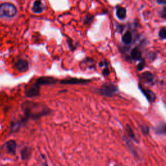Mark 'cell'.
Segmentation results:
<instances>
[{
	"label": "cell",
	"instance_id": "cell-21",
	"mask_svg": "<svg viewBox=\"0 0 166 166\" xmlns=\"http://www.w3.org/2000/svg\"><path fill=\"white\" fill-rule=\"evenodd\" d=\"M140 128L141 130V132L144 136H147L149 133V128L147 124H141Z\"/></svg>",
	"mask_w": 166,
	"mask_h": 166
},
{
	"label": "cell",
	"instance_id": "cell-6",
	"mask_svg": "<svg viewBox=\"0 0 166 166\" xmlns=\"http://www.w3.org/2000/svg\"><path fill=\"white\" fill-rule=\"evenodd\" d=\"M138 88L141 93L144 95L148 101L149 103H154L156 99V96L155 93L152 90L144 88L141 84L138 85Z\"/></svg>",
	"mask_w": 166,
	"mask_h": 166
},
{
	"label": "cell",
	"instance_id": "cell-22",
	"mask_svg": "<svg viewBox=\"0 0 166 166\" xmlns=\"http://www.w3.org/2000/svg\"><path fill=\"white\" fill-rule=\"evenodd\" d=\"M158 37L162 40H165L166 38V28L165 27H162L158 33Z\"/></svg>",
	"mask_w": 166,
	"mask_h": 166
},
{
	"label": "cell",
	"instance_id": "cell-1",
	"mask_svg": "<svg viewBox=\"0 0 166 166\" xmlns=\"http://www.w3.org/2000/svg\"><path fill=\"white\" fill-rule=\"evenodd\" d=\"M22 110L24 112L25 118L29 119L39 120L40 118L48 116L51 113V110L45 104L34 103L33 101H26L22 105Z\"/></svg>",
	"mask_w": 166,
	"mask_h": 166
},
{
	"label": "cell",
	"instance_id": "cell-26",
	"mask_svg": "<svg viewBox=\"0 0 166 166\" xmlns=\"http://www.w3.org/2000/svg\"><path fill=\"white\" fill-rule=\"evenodd\" d=\"M160 16L163 19H165V17H166V8L165 7H164L163 10L161 11Z\"/></svg>",
	"mask_w": 166,
	"mask_h": 166
},
{
	"label": "cell",
	"instance_id": "cell-17",
	"mask_svg": "<svg viewBox=\"0 0 166 166\" xmlns=\"http://www.w3.org/2000/svg\"><path fill=\"white\" fill-rule=\"evenodd\" d=\"M82 64H86L87 68L89 69H90V70L96 69V65H95L96 64V63H95V61L92 58H86L82 62Z\"/></svg>",
	"mask_w": 166,
	"mask_h": 166
},
{
	"label": "cell",
	"instance_id": "cell-19",
	"mask_svg": "<svg viewBox=\"0 0 166 166\" xmlns=\"http://www.w3.org/2000/svg\"><path fill=\"white\" fill-rule=\"evenodd\" d=\"M127 133L128 134V138L130 139V140H132V141H135L136 143H137V144H139V141L138 140V139L136 138V136L134 133V131H133V130L132 129L131 127H130L129 124H127Z\"/></svg>",
	"mask_w": 166,
	"mask_h": 166
},
{
	"label": "cell",
	"instance_id": "cell-4",
	"mask_svg": "<svg viewBox=\"0 0 166 166\" xmlns=\"http://www.w3.org/2000/svg\"><path fill=\"white\" fill-rule=\"evenodd\" d=\"M40 93V86L37 83H34L26 91V96L29 98H33L38 96Z\"/></svg>",
	"mask_w": 166,
	"mask_h": 166
},
{
	"label": "cell",
	"instance_id": "cell-20",
	"mask_svg": "<svg viewBox=\"0 0 166 166\" xmlns=\"http://www.w3.org/2000/svg\"><path fill=\"white\" fill-rule=\"evenodd\" d=\"M93 16L90 14L86 15L84 18V24L85 25H90L93 22Z\"/></svg>",
	"mask_w": 166,
	"mask_h": 166
},
{
	"label": "cell",
	"instance_id": "cell-5",
	"mask_svg": "<svg viewBox=\"0 0 166 166\" xmlns=\"http://www.w3.org/2000/svg\"><path fill=\"white\" fill-rule=\"evenodd\" d=\"M29 62L26 59L20 58L14 64V68L19 72H26L29 69Z\"/></svg>",
	"mask_w": 166,
	"mask_h": 166
},
{
	"label": "cell",
	"instance_id": "cell-8",
	"mask_svg": "<svg viewBox=\"0 0 166 166\" xmlns=\"http://www.w3.org/2000/svg\"><path fill=\"white\" fill-rule=\"evenodd\" d=\"M91 80L77 79V78H69L66 79H63L60 81L61 85H86L90 82Z\"/></svg>",
	"mask_w": 166,
	"mask_h": 166
},
{
	"label": "cell",
	"instance_id": "cell-27",
	"mask_svg": "<svg viewBox=\"0 0 166 166\" xmlns=\"http://www.w3.org/2000/svg\"><path fill=\"white\" fill-rule=\"evenodd\" d=\"M123 26L120 25V26H117V31L118 32L121 33L122 31H123Z\"/></svg>",
	"mask_w": 166,
	"mask_h": 166
},
{
	"label": "cell",
	"instance_id": "cell-12",
	"mask_svg": "<svg viewBox=\"0 0 166 166\" xmlns=\"http://www.w3.org/2000/svg\"><path fill=\"white\" fill-rule=\"evenodd\" d=\"M154 132L157 135L165 136L166 134V125L164 122L160 123L154 128Z\"/></svg>",
	"mask_w": 166,
	"mask_h": 166
},
{
	"label": "cell",
	"instance_id": "cell-2",
	"mask_svg": "<svg viewBox=\"0 0 166 166\" xmlns=\"http://www.w3.org/2000/svg\"><path fill=\"white\" fill-rule=\"evenodd\" d=\"M17 12L16 7L13 3L4 2L0 4V18H11L16 15Z\"/></svg>",
	"mask_w": 166,
	"mask_h": 166
},
{
	"label": "cell",
	"instance_id": "cell-15",
	"mask_svg": "<svg viewBox=\"0 0 166 166\" xmlns=\"http://www.w3.org/2000/svg\"><path fill=\"white\" fill-rule=\"evenodd\" d=\"M123 140H124V141L125 142V144L127 145V146L128 147V148L129 149V150L130 151V152H131V153L133 155V156L134 157H138V153L137 152H136V149L133 146L132 144L130 142V141L128 140V138L127 137V136L125 135L123 136Z\"/></svg>",
	"mask_w": 166,
	"mask_h": 166
},
{
	"label": "cell",
	"instance_id": "cell-10",
	"mask_svg": "<svg viewBox=\"0 0 166 166\" xmlns=\"http://www.w3.org/2000/svg\"><path fill=\"white\" fill-rule=\"evenodd\" d=\"M16 142L13 140H9L5 144L6 151H7L9 154L12 155H15L16 151Z\"/></svg>",
	"mask_w": 166,
	"mask_h": 166
},
{
	"label": "cell",
	"instance_id": "cell-28",
	"mask_svg": "<svg viewBox=\"0 0 166 166\" xmlns=\"http://www.w3.org/2000/svg\"><path fill=\"white\" fill-rule=\"evenodd\" d=\"M156 2L160 5H164L166 3V0H156Z\"/></svg>",
	"mask_w": 166,
	"mask_h": 166
},
{
	"label": "cell",
	"instance_id": "cell-11",
	"mask_svg": "<svg viewBox=\"0 0 166 166\" xmlns=\"http://www.w3.org/2000/svg\"><path fill=\"white\" fill-rule=\"evenodd\" d=\"M45 9V7L42 3L41 0H36L34 2L33 7L32 11L35 14H40L42 13L44 10Z\"/></svg>",
	"mask_w": 166,
	"mask_h": 166
},
{
	"label": "cell",
	"instance_id": "cell-24",
	"mask_svg": "<svg viewBox=\"0 0 166 166\" xmlns=\"http://www.w3.org/2000/svg\"><path fill=\"white\" fill-rule=\"evenodd\" d=\"M67 44L68 45L69 48L71 49V51H73L75 49V47H74V45L73 44V41L69 38L67 39Z\"/></svg>",
	"mask_w": 166,
	"mask_h": 166
},
{
	"label": "cell",
	"instance_id": "cell-25",
	"mask_svg": "<svg viewBox=\"0 0 166 166\" xmlns=\"http://www.w3.org/2000/svg\"><path fill=\"white\" fill-rule=\"evenodd\" d=\"M102 73H103V75L105 77H108L109 75H110V70L108 66L105 67V68L102 71Z\"/></svg>",
	"mask_w": 166,
	"mask_h": 166
},
{
	"label": "cell",
	"instance_id": "cell-3",
	"mask_svg": "<svg viewBox=\"0 0 166 166\" xmlns=\"http://www.w3.org/2000/svg\"><path fill=\"white\" fill-rule=\"evenodd\" d=\"M117 92H119L118 87L113 83L105 82L99 89H97L98 93L108 97L114 96Z\"/></svg>",
	"mask_w": 166,
	"mask_h": 166
},
{
	"label": "cell",
	"instance_id": "cell-14",
	"mask_svg": "<svg viewBox=\"0 0 166 166\" xmlns=\"http://www.w3.org/2000/svg\"><path fill=\"white\" fill-rule=\"evenodd\" d=\"M31 149L29 147H25L21 151V158L22 160H27L31 155Z\"/></svg>",
	"mask_w": 166,
	"mask_h": 166
},
{
	"label": "cell",
	"instance_id": "cell-13",
	"mask_svg": "<svg viewBox=\"0 0 166 166\" xmlns=\"http://www.w3.org/2000/svg\"><path fill=\"white\" fill-rule=\"evenodd\" d=\"M130 56L134 61H140L142 58V53L138 47H134L130 53Z\"/></svg>",
	"mask_w": 166,
	"mask_h": 166
},
{
	"label": "cell",
	"instance_id": "cell-7",
	"mask_svg": "<svg viewBox=\"0 0 166 166\" xmlns=\"http://www.w3.org/2000/svg\"><path fill=\"white\" fill-rule=\"evenodd\" d=\"M58 82V79L51 76H44L39 77L36 83L40 86H45V85H55Z\"/></svg>",
	"mask_w": 166,
	"mask_h": 166
},
{
	"label": "cell",
	"instance_id": "cell-9",
	"mask_svg": "<svg viewBox=\"0 0 166 166\" xmlns=\"http://www.w3.org/2000/svg\"><path fill=\"white\" fill-rule=\"evenodd\" d=\"M141 79L147 84L152 85L155 81V76L150 72H145L142 73L140 76Z\"/></svg>",
	"mask_w": 166,
	"mask_h": 166
},
{
	"label": "cell",
	"instance_id": "cell-23",
	"mask_svg": "<svg viewBox=\"0 0 166 166\" xmlns=\"http://www.w3.org/2000/svg\"><path fill=\"white\" fill-rule=\"evenodd\" d=\"M145 66V62L144 59H141L140 60V62H139V64H138L137 66V69L139 71V72H141V71L143 70L144 69Z\"/></svg>",
	"mask_w": 166,
	"mask_h": 166
},
{
	"label": "cell",
	"instance_id": "cell-18",
	"mask_svg": "<svg viewBox=\"0 0 166 166\" xmlns=\"http://www.w3.org/2000/svg\"><path fill=\"white\" fill-rule=\"evenodd\" d=\"M116 16L120 20H123L126 18L127 10L124 7H119L116 10Z\"/></svg>",
	"mask_w": 166,
	"mask_h": 166
},
{
	"label": "cell",
	"instance_id": "cell-16",
	"mask_svg": "<svg viewBox=\"0 0 166 166\" xmlns=\"http://www.w3.org/2000/svg\"><path fill=\"white\" fill-rule=\"evenodd\" d=\"M121 40L124 44L129 45L131 44L132 41V35L131 32L128 31L126 33H124V34L123 35V37L121 38Z\"/></svg>",
	"mask_w": 166,
	"mask_h": 166
}]
</instances>
